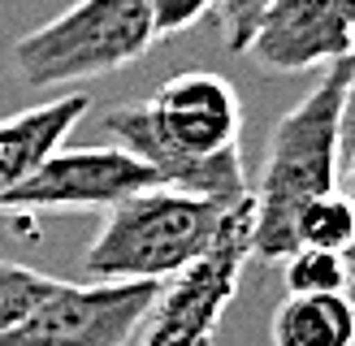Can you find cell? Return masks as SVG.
I'll use <instances>...</instances> for the list:
<instances>
[{
	"label": "cell",
	"instance_id": "1",
	"mask_svg": "<svg viewBox=\"0 0 355 346\" xmlns=\"http://www.w3.org/2000/svg\"><path fill=\"white\" fill-rule=\"evenodd\" d=\"M117 147L139 156L161 186L243 203L252 195L243 169V100L234 82L212 69H182L144 104H121L104 117Z\"/></svg>",
	"mask_w": 355,
	"mask_h": 346
},
{
	"label": "cell",
	"instance_id": "2",
	"mask_svg": "<svg viewBox=\"0 0 355 346\" xmlns=\"http://www.w3.org/2000/svg\"><path fill=\"white\" fill-rule=\"evenodd\" d=\"M343 61L273 126L260 182L252 186V255L286 260L295 251V217L316 195L338 190L343 161Z\"/></svg>",
	"mask_w": 355,
	"mask_h": 346
},
{
	"label": "cell",
	"instance_id": "3",
	"mask_svg": "<svg viewBox=\"0 0 355 346\" xmlns=\"http://www.w3.org/2000/svg\"><path fill=\"white\" fill-rule=\"evenodd\" d=\"M234 203L152 186L109 208L83 268L96 282H156L182 273L217 242Z\"/></svg>",
	"mask_w": 355,
	"mask_h": 346
},
{
	"label": "cell",
	"instance_id": "4",
	"mask_svg": "<svg viewBox=\"0 0 355 346\" xmlns=\"http://www.w3.org/2000/svg\"><path fill=\"white\" fill-rule=\"evenodd\" d=\"M156 44L152 0H78L13 44V74L31 91L104 78Z\"/></svg>",
	"mask_w": 355,
	"mask_h": 346
},
{
	"label": "cell",
	"instance_id": "5",
	"mask_svg": "<svg viewBox=\"0 0 355 346\" xmlns=\"http://www.w3.org/2000/svg\"><path fill=\"white\" fill-rule=\"evenodd\" d=\"M247 260H252V195L230 208L217 242L200 260H191L182 273H173L156 286V299L130 342L135 346H212L225 320V307L239 294Z\"/></svg>",
	"mask_w": 355,
	"mask_h": 346
},
{
	"label": "cell",
	"instance_id": "6",
	"mask_svg": "<svg viewBox=\"0 0 355 346\" xmlns=\"http://www.w3.org/2000/svg\"><path fill=\"white\" fill-rule=\"evenodd\" d=\"M156 299V282H52L0 346H126Z\"/></svg>",
	"mask_w": 355,
	"mask_h": 346
},
{
	"label": "cell",
	"instance_id": "7",
	"mask_svg": "<svg viewBox=\"0 0 355 346\" xmlns=\"http://www.w3.org/2000/svg\"><path fill=\"white\" fill-rule=\"evenodd\" d=\"M161 186V178L126 147H74L52 152L31 178L0 199V217L31 212H109L113 203Z\"/></svg>",
	"mask_w": 355,
	"mask_h": 346
},
{
	"label": "cell",
	"instance_id": "8",
	"mask_svg": "<svg viewBox=\"0 0 355 346\" xmlns=\"http://www.w3.org/2000/svg\"><path fill=\"white\" fill-rule=\"evenodd\" d=\"M355 35L334 0H269L252 30L247 57L273 74H308L351 57Z\"/></svg>",
	"mask_w": 355,
	"mask_h": 346
},
{
	"label": "cell",
	"instance_id": "9",
	"mask_svg": "<svg viewBox=\"0 0 355 346\" xmlns=\"http://www.w3.org/2000/svg\"><path fill=\"white\" fill-rule=\"evenodd\" d=\"M83 113H87V95L69 91L52 104H35V109L0 121V199L13 195L52 152H61L65 134L83 121Z\"/></svg>",
	"mask_w": 355,
	"mask_h": 346
},
{
	"label": "cell",
	"instance_id": "10",
	"mask_svg": "<svg viewBox=\"0 0 355 346\" xmlns=\"http://www.w3.org/2000/svg\"><path fill=\"white\" fill-rule=\"evenodd\" d=\"M269 338L273 346H355V303L347 294H286Z\"/></svg>",
	"mask_w": 355,
	"mask_h": 346
},
{
	"label": "cell",
	"instance_id": "11",
	"mask_svg": "<svg viewBox=\"0 0 355 346\" xmlns=\"http://www.w3.org/2000/svg\"><path fill=\"white\" fill-rule=\"evenodd\" d=\"M295 247H325V251H351L355 247V208L343 190L316 195L295 217Z\"/></svg>",
	"mask_w": 355,
	"mask_h": 346
},
{
	"label": "cell",
	"instance_id": "12",
	"mask_svg": "<svg viewBox=\"0 0 355 346\" xmlns=\"http://www.w3.org/2000/svg\"><path fill=\"white\" fill-rule=\"evenodd\" d=\"M286 294H347L351 286V264L343 251L325 247H295L286 260Z\"/></svg>",
	"mask_w": 355,
	"mask_h": 346
},
{
	"label": "cell",
	"instance_id": "13",
	"mask_svg": "<svg viewBox=\"0 0 355 346\" xmlns=\"http://www.w3.org/2000/svg\"><path fill=\"white\" fill-rule=\"evenodd\" d=\"M52 282H57V277H48V273H40V268H26V264H9V260H0V334L26 316L31 303L40 299Z\"/></svg>",
	"mask_w": 355,
	"mask_h": 346
},
{
	"label": "cell",
	"instance_id": "14",
	"mask_svg": "<svg viewBox=\"0 0 355 346\" xmlns=\"http://www.w3.org/2000/svg\"><path fill=\"white\" fill-rule=\"evenodd\" d=\"M264 5L269 0H217V26H221V44L230 52H247Z\"/></svg>",
	"mask_w": 355,
	"mask_h": 346
},
{
	"label": "cell",
	"instance_id": "15",
	"mask_svg": "<svg viewBox=\"0 0 355 346\" xmlns=\"http://www.w3.org/2000/svg\"><path fill=\"white\" fill-rule=\"evenodd\" d=\"M217 9V0H152V22H156V39H173V35L191 30L195 22Z\"/></svg>",
	"mask_w": 355,
	"mask_h": 346
},
{
	"label": "cell",
	"instance_id": "16",
	"mask_svg": "<svg viewBox=\"0 0 355 346\" xmlns=\"http://www.w3.org/2000/svg\"><path fill=\"white\" fill-rule=\"evenodd\" d=\"M338 134H343V147L355 143V48H351V57L343 61V117H338Z\"/></svg>",
	"mask_w": 355,
	"mask_h": 346
},
{
	"label": "cell",
	"instance_id": "17",
	"mask_svg": "<svg viewBox=\"0 0 355 346\" xmlns=\"http://www.w3.org/2000/svg\"><path fill=\"white\" fill-rule=\"evenodd\" d=\"M338 178H343V195H347V199H351V208H355V143H347V147H343ZM347 255H355V247H351Z\"/></svg>",
	"mask_w": 355,
	"mask_h": 346
},
{
	"label": "cell",
	"instance_id": "18",
	"mask_svg": "<svg viewBox=\"0 0 355 346\" xmlns=\"http://www.w3.org/2000/svg\"><path fill=\"white\" fill-rule=\"evenodd\" d=\"M338 5V13H343V22H347V30L355 35V0H334Z\"/></svg>",
	"mask_w": 355,
	"mask_h": 346
}]
</instances>
